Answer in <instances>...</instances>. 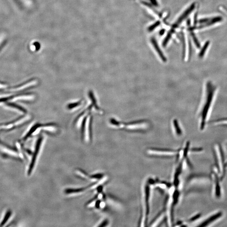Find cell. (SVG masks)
<instances>
[{"instance_id": "13", "label": "cell", "mask_w": 227, "mask_h": 227, "mask_svg": "<svg viewBox=\"0 0 227 227\" xmlns=\"http://www.w3.org/2000/svg\"><path fill=\"white\" fill-rule=\"evenodd\" d=\"M222 20H223V18L221 17H217L213 18H211L210 20L208 22L204 24H202V25H200V26L196 27V28L200 29L203 28V27H206L215 24L216 23L220 22Z\"/></svg>"}, {"instance_id": "16", "label": "cell", "mask_w": 227, "mask_h": 227, "mask_svg": "<svg viewBox=\"0 0 227 227\" xmlns=\"http://www.w3.org/2000/svg\"><path fill=\"white\" fill-rule=\"evenodd\" d=\"M209 44H210V41H208L205 43L204 46H203V48L201 49V51H200V53H199V56L200 58H202L204 56V54L206 53V51H207V48H208V46H209Z\"/></svg>"}, {"instance_id": "5", "label": "cell", "mask_w": 227, "mask_h": 227, "mask_svg": "<svg viewBox=\"0 0 227 227\" xmlns=\"http://www.w3.org/2000/svg\"><path fill=\"white\" fill-rule=\"evenodd\" d=\"M180 151L175 150L168 149L153 148L148 150V153L150 154L157 156H173L180 153Z\"/></svg>"}, {"instance_id": "2", "label": "cell", "mask_w": 227, "mask_h": 227, "mask_svg": "<svg viewBox=\"0 0 227 227\" xmlns=\"http://www.w3.org/2000/svg\"><path fill=\"white\" fill-rule=\"evenodd\" d=\"M213 150L216 163L215 167L221 180H222L226 174V163L225 162L224 154L221 146L219 144L215 146Z\"/></svg>"}, {"instance_id": "10", "label": "cell", "mask_w": 227, "mask_h": 227, "mask_svg": "<svg viewBox=\"0 0 227 227\" xmlns=\"http://www.w3.org/2000/svg\"><path fill=\"white\" fill-rule=\"evenodd\" d=\"M34 96L32 94H22L17 96L11 98L10 100L11 101H31L34 99Z\"/></svg>"}, {"instance_id": "22", "label": "cell", "mask_w": 227, "mask_h": 227, "mask_svg": "<svg viewBox=\"0 0 227 227\" xmlns=\"http://www.w3.org/2000/svg\"><path fill=\"white\" fill-rule=\"evenodd\" d=\"M203 151V149L202 148H194L190 149V152H202Z\"/></svg>"}, {"instance_id": "7", "label": "cell", "mask_w": 227, "mask_h": 227, "mask_svg": "<svg viewBox=\"0 0 227 227\" xmlns=\"http://www.w3.org/2000/svg\"><path fill=\"white\" fill-rule=\"evenodd\" d=\"M195 8V4H193L186 10H185L184 12L181 15V16L179 18L177 22L173 26L174 28H175L177 27L182 22V21L184 20L188 16V15L190 14L192 12V11Z\"/></svg>"}, {"instance_id": "6", "label": "cell", "mask_w": 227, "mask_h": 227, "mask_svg": "<svg viewBox=\"0 0 227 227\" xmlns=\"http://www.w3.org/2000/svg\"><path fill=\"white\" fill-rule=\"evenodd\" d=\"M43 138L42 137H40L39 139L37 140V144L36 145V147H35V151H34V154H33V157H32V160L30 163V165H29V168L28 171V175H29L31 174L33 170V168L34 167V164H35V161L36 160V159H37V156L38 155V152H39L40 147H41V145L42 144V143L43 142Z\"/></svg>"}, {"instance_id": "26", "label": "cell", "mask_w": 227, "mask_h": 227, "mask_svg": "<svg viewBox=\"0 0 227 227\" xmlns=\"http://www.w3.org/2000/svg\"><path fill=\"white\" fill-rule=\"evenodd\" d=\"M164 32H165V30L163 29V30H161V31L160 32V33L161 34H164Z\"/></svg>"}, {"instance_id": "23", "label": "cell", "mask_w": 227, "mask_h": 227, "mask_svg": "<svg viewBox=\"0 0 227 227\" xmlns=\"http://www.w3.org/2000/svg\"><path fill=\"white\" fill-rule=\"evenodd\" d=\"M211 19V18H205L203 19H200L199 20V23L201 24H205L209 21Z\"/></svg>"}, {"instance_id": "17", "label": "cell", "mask_w": 227, "mask_h": 227, "mask_svg": "<svg viewBox=\"0 0 227 227\" xmlns=\"http://www.w3.org/2000/svg\"><path fill=\"white\" fill-rule=\"evenodd\" d=\"M11 215V211H10V210H9V211H8L6 213L5 216L4 218V219H3V221L1 222V225H0V227L3 226L6 223L8 220V219L9 218Z\"/></svg>"}, {"instance_id": "19", "label": "cell", "mask_w": 227, "mask_h": 227, "mask_svg": "<svg viewBox=\"0 0 227 227\" xmlns=\"http://www.w3.org/2000/svg\"><path fill=\"white\" fill-rule=\"evenodd\" d=\"M191 36H192V39L194 41V43L196 45V47L198 48H199L200 47V43H199V41L197 40V38L195 36V34L193 32H191Z\"/></svg>"}, {"instance_id": "25", "label": "cell", "mask_w": 227, "mask_h": 227, "mask_svg": "<svg viewBox=\"0 0 227 227\" xmlns=\"http://www.w3.org/2000/svg\"><path fill=\"white\" fill-rule=\"evenodd\" d=\"M4 39V35H3V34L0 35V45L2 43Z\"/></svg>"}, {"instance_id": "4", "label": "cell", "mask_w": 227, "mask_h": 227, "mask_svg": "<svg viewBox=\"0 0 227 227\" xmlns=\"http://www.w3.org/2000/svg\"><path fill=\"white\" fill-rule=\"evenodd\" d=\"M212 177L214 182V194L216 198L219 199L221 196V189L220 184V182L221 180L215 167L212 170Z\"/></svg>"}, {"instance_id": "9", "label": "cell", "mask_w": 227, "mask_h": 227, "mask_svg": "<svg viewBox=\"0 0 227 227\" xmlns=\"http://www.w3.org/2000/svg\"><path fill=\"white\" fill-rule=\"evenodd\" d=\"M222 214L223 213L221 212L216 213V214L206 219L204 221L202 222V223L199 225L198 226L201 227L207 226L208 225L210 224L211 223H213V222L215 221L216 220L218 219L219 218H221L222 216Z\"/></svg>"}, {"instance_id": "3", "label": "cell", "mask_w": 227, "mask_h": 227, "mask_svg": "<svg viewBox=\"0 0 227 227\" xmlns=\"http://www.w3.org/2000/svg\"><path fill=\"white\" fill-rule=\"evenodd\" d=\"M150 183L146 182L144 187V224L147 223L150 213Z\"/></svg>"}, {"instance_id": "15", "label": "cell", "mask_w": 227, "mask_h": 227, "mask_svg": "<svg viewBox=\"0 0 227 227\" xmlns=\"http://www.w3.org/2000/svg\"><path fill=\"white\" fill-rule=\"evenodd\" d=\"M174 127L175 130L177 135L178 136H180L182 135V132L180 127L179 123L177 119H175L173 121Z\"/></svg>"}, {"instance_id": "24", "label": "cell", "mask_w": 227, "mask_h": 227, "mask_svg": "<svg viewBox=\"0 0 227 227\" xmlns=\"http://www.w3.org/2000/svg\"><path fill=\"white\" fill-rule=\"evenodd\" d=\"M108 224V221L107 220H105V221H103V222H102V223H101V224L99 225L98 226L99 227H104L106 226H107V225Z\"/></svg>"}, {"instance_id": "21", "label": "cell", "mask_w": 227, "mask_h": 227, "mask_svg": "<svg viewBox=\"0 0 227 227\" xmlns=\"http://www.w3.org/2000/svg\"><path fill=\"white\" fill-rule=\"evenodd\" d=\"M201 216V214H197V215H195V216H193L192 218H191L190 219H189L188 221L189 222H193L195 221L196 220H198L199 218H200Z\"/></svg>"}, {"instance_id": "20", "label": "cell", "mask_w": 227, "mask_h": 227, "mask_svg": "<svg viewBox=\"0 0 227 227\" xmlns=\"http://www.w3.org/2000/svg\"><path fill=\"white\" fill-rule=\"evenodd\" d=\"M160 24V22H156L154 24H152V25L150 27H149V31H152V30H153L154 29H155L156 28V27H157Z\"/></svg>"}, {"instance_id": "18", "label": "cell", "mask_w": 227, "mask_h": 227, "mask_svg": "<svg viewBox=\"0 0 227 227\" xmlns=\"http://www.w3.org/2000/svg\"><path fill=\"white\" fill-rule=\"evenodd\" d=\"M173 31L172 30H171L168 33L166 37L165 38L164 40L163 43V45L164 46H165L167 44L169 40L170 39L171 37L172 36V34Z\"/></svg>"}, {"instance_id": "1", "label": "cell", "mask_w": 227, "mask_h": 227, "mask_svg": "<svg viewBox=\"0 0 227 227\" xmlns=\"http://www.w3.org/2000/svg\"><path fill=\"white\" fill-rule=\"evenodd\" d=\"M205 89V100L199 115L201 120L200 128L201 131L204 130L205 128L206 119L213 102V98L216 90V87L211 81H208L206 83Z\"/></svg>"}, {"instance_id": "12", "label": "cell", "mask_w": 227, "mask_h": 227, "mask_svg": "<svg viewBox=\"0 0 227 227\" xmlns=\"http://www.w3.org/2000/svg\"><path fill=\"white\" fill-rule=\"evenodd\" d=\"M152 43L154 45V48L156 51L157 53L158 54L159 56L160 57L161 59L162 60V61L164 62H166L167 61V59L166 57H165L164 55L163 54L160 48L159 47L156 41L155 40L154 38H152Z\"/></svg>"}, {"instance_id": "8", "label": "cell", "mask_w": 227, "mask_h": 227, "mask_svg": "<svg viewBox=\"0 0 227 227\" xmlns=\"http://www.w3.org/2000/svg\"><path fill=\"white\" fill-rule=\"evenodd\" d=\"M37 83V81L36 80H32L28 82L23 84L17 87L11 88V89H10V91L12 92L20 91L25 90H26V89L29 88L31 87L36 85Z\"/></svg>"}, {"instance_id": "14", "label": "cell", "mask_w": 227, "mask_h": 227, "mask_svg": "<svg viewBox=\"0 0 227 227\" xmlns=\"http://www.w3.org/2000/svg\"><path fill=\"white\" fill-rule=\"evenodd\" d=\"M5 108L7 109H9L12 111H16V112H22L24 113L26 112L25 110L21 107H19L18 106L14 105V104H11V103H8L4 106Z\"/></svg>"}, {"instance_id": "11", "label": "cell", "mask_w": 227, "mask_h": 227, "mask_svg": "<svg viewBox=\"0 0 227 227\" xmlns=\"http://www.w3.org/2000/svg\"><path fill=\"white\" fill-rule=\"evenodd\" d=\"M91 123V117L90 116H88L87 117L85 121V123L84 125L83 130V132L84 134H85V137L86 139L87 140H88L89 139V130H90V125Z\"/></svg>"}]
</instances>
